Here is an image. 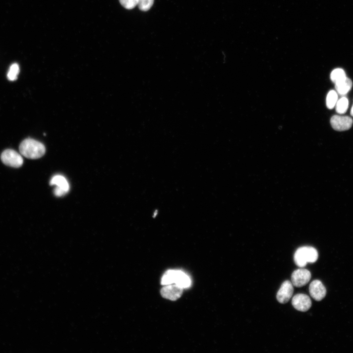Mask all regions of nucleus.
I'll return each instance as SVG.
<instances>
[{
	"label": "nucleus",
	"instance_id": "1",
	"mask_svg": "<svg viewBox=\"0 0 353 353\" xmlns=\"http://www.w3.org/2000/svg\"><path fill=\"white\" fill-rule=\"evenodd\" d=\"M19 151L27 158L37 159L45 154L46 148L42 143L33 139H27L20 144Z\"/></svg>",
	"mask_w": 353,
	"mask_h": 353
},
{
	"label": "nucleus",
	"instance_id": "2",
	"mask_svg": "<svg viewBox=\"0 0 353 353\" xmlns=\"http://www.w3.org/2000/svg\"><path fill=\"white\" fill-rule=\"evenodd\" d=\"M318 254L314 247H305L297 250L294 256V261L299 267L306 266L308 263H314L318 260Z\"/></svg>",
	"mask_w": 353,
	"mask_h": 353
},
{
	"label": "nucleus",
	"instance_id": "3",
	"mask_svg": "<svg viewBox=\"0 0 353 353\" xmlns=\"http://www.w3.org/2000/svg\"><path fill=\"white\" fill-rule=\"evenodd\" d=\"M2 162L9 166L19 168L23 163L22 156L17 152L12 149L5 150L1 155Z\"/></svg>",
	"mask_w": 353,
	"mask_h": 353
},
{
	"label": "nucleus",
	"instance_id": "4",
	"mask_svg": "<svg viewBox=\"0 0 353 353\" xmlns=\"http://www.w3.org/2000/svg\"><path fill=\"white\" fill-rule=\"evenodd\" d=\"M312 277L311 273L307 269H299L294 271L291 275V282L297 287H301L306 285Z\"/></svg>",
	"mask_w": 353,
	"mask_h": 353
},
{
	"label": "nucleus",
	"instance_id": "5",
	"mask_svg": "<svg viewBox=\"0 0 353 353\" xmlns=\"http://www.w3.org/2000/svg\"><path fill=\"white\" fill-rule=\"evenodd\" d=\"M184 288L176 285H166L160 291L161 296L164 299L172 301H176L180 299L183 293Z\"/></svg>",
	"mask_w": 353,
	"mask_h": 353
},
{
	"label": "nucleus",
	"instance_id": "6",
	"mask_svg": "<svg viewBox=\"0 0 353 353\" xmlns=\"http://www.w3.org/2000/svg\"><path fill=\"white\" fill-rule=\"evenodd\" d=\"M331 124L333 128L337 131H345L349 130L353 125V120L349 116L334 115L331 119Z\"/></svg>",
	"mask_w": 353,
	"mask_h": 353
},
{
	"label": "nucleus",
	"instance_id": "7",
	"mask_svg": "<svg viewBox=\"0 0 353 353\" xmlns=\"http://www.w3.org/2000/svg\"><path fill=\"white\" fill-rule=\"evenodd\" d=\"M292 305L299 311L306 312L312 307V301L310 297L305 294H298L292 300Z\"/></svg>",
	"mask_w": 353,
	"mask_h": 353
},
{
	"label": "nucleus",
	"instance_id": "8",
	"mask_svg": "<svg viewBox=\"0 0 353 353\" xmlns=\"http://www.w3.org/2000/svg\"><path fill=\"white\" fill-rule=\"evenodd\" d=\"M294 292L293 284L289 281H284L277 294V300L281 304L287 303L292 298Z\"/></svg>",
	"mask_w": 353,
	"mask_h": 353
},
{
	"label": "nucleus",
	"instance_id": "9",
	"mask_svg": "<svg viewBox=\"0 0 353 353\" xmlns=\"http://www.w3.org/2000/svg\"><path fill=\"white\" fill-rule=\"evenodd\" d=\"M311 297L317 301L323 300L326 296V289L322 282L318 280L313 281L309 287Z\"/></svg>",
	"mask_w": 353,
	"mask_h": 353
},
{
	"label": "nucleus",
	"instance_id": "10",
	"mask_svg": "<svg viewBox=\"0 0 353 353\" xmlns=\"http://www.w3.org/2000/svg\"><path fill=\"white\" fill-rule=\"evenodd\" d=\"M50 185L55 186L56 188L61 189L67 193L69 192L70 186L64 176L61 175H55L51 180Z\"/></svg>",
	"mask_w": 353,
	"mask_h": 353
},
{
	"label": "nucleus",
	"instance_id": "11",
	"mask_svg": "<svg viewBox=\"0 0 353 353\" xmlns=\"http://www.w3.org/2000/svg\"><path fill=\"white\" fill-rule=\"evenodd\" d=\"M175 284L184 288L189 287L192 284V281L188 275L184 272L176 270Z\"/></svg>",
	"mask_w": 353,
	"mask_h": 353
},
{
	"label": "nucleus",
	"instance_id": "12",
	"mask_svg": "<svg viewBox=\"0 0 353 353\" xmlns=\"http://www.w3.org/2000/svg\"><path fill=\"white\" fill-rule=\"evenodd\" d=\"M335 85V88L337 93L340 95H344L350 90L353 84L350 79L346 78Z\"/></svg>",
	"mask_w": 353,
	"mask_h": 353
},
{
	"label": "nucleus",
	"instance_id": "13",
	"mask_svg": "<svg viewBox=\"0 0 353 353\" xmlns=\"http://www.w3.org/2000/svg\"><path fill=\"white\" fill-rule=\"evenodd\" d=\"M330 77L332 81L335 84L338 83L347 78L344 71L341 69L334 70L331 74Z\"/></svg>",
	"mask_w": 353,
	"mask_h": 353
},
{
	"label": "nucleus",
	"instance_id": "14",
	"mask_svg": "<svg viewBox=\"0 0 353 353\" xmlns=\"http://www.w3.org/2000/svg\"><path fill=\"white\" fill-rule=\"evenodd\" d=\"M176 270H170L166 271L161 279V284L164 285L175 283Z\"/></svg>",
	"mask_w": 353,
	"mask_h": 353
},
{
	"label": "nucleus",
	"instance_id": "15",
	"mask_svg": "<svg viewBox=\"0 0 353 353\" xmlns=\"http://www.w3.org/2000/svg\"><path fill=\"white\" fill-rule=\"evenodd\" d=\"M349 101L348 99L345 97H342L338 100L336 104V111L338 114H344L347 111Z\"/></svg>",
	"mask_w": 353,
	"mask_h": 353
},
{
	"label": "nucleus",
	"instance_id": "16",
	"mask_svg": "<svg viewBox=\"0 0 353 353\" xmlns=\"http://www.w3.org/2000/svg\"><path fill=\"white\" fill-rule=\"evenodd\" d=\"M338 101V95L335 90L330 91L326 98V105L329 109H333Z\"/></svg>",
	"mask_w": 353,
	"mask_h": 353
},
{
	"label": "nucleus",
	"instance_id": "17",
	"mask_svg": "<svg viewBox=\"0 0 353 353\" xmlns=\"http://www.w3.org/2000/svg\"><path fill=\"white\" fill-rule=\"evenodd\" d=\"M19 73V67L18 64H14L10 67L7 75L8 79L11 81H15L17 80Z\"/></svg>",
	"mask_w": 353,
	"mask_h": 353
},
{
	"label": "nucleus",
	"instance_id": "18",
	"mask_svg": "<svg viewBox=\"0 0 353 353\" xmlns=\"http://www.w3.org/2000/svg\"><path fill=\"white\" fill-rule=\"evenodd\" d=\"M154 3V0H139L138 6L140 10L147 12L151 9Z\"/></svg>",
	"mask_w": 353,
	"mask_h": 353
},
{
	"label": "nucleus",
	"instance_id": "19",
	"mask_svg": "<svg viewBox=\"0 0 353 353\" xmlns=\"http://www.w3.org/2000/svg\"><path fill=\"white\" fill-rule=\"evenodd\" d=\"M120 2L126 9L132 10L138 5L139 0H120Z\"/></svg>",
	"mask_w": 353,
	"mask_h": 353
},
{
	"label": "nucleus",
	"instance_id": "20",
	"mask_svg": "<svg viewBox=\"0 0 353 353\" xmlns=\"http://www.w3.org/2000/svg\"><path fill=\"white\" fill-rule=\"evenodd\" d=\"M54 194L57 197H61L66 195L67 193L64 190L55 187L53 191Z\"/></svg>",
	"mask_w": 353,
	"mask_h": 353
},
{
	"label": "nucleus",
	"instance_id": "21",
	"mask_svg": "<svg viewBox=\"0 0 353 353\" xmlns=\"http://www.w3.org/2000/svg\"><path fill=\"white\" fill-rule=\"evenodd\" d=\"M351 115L353 117V104L352 107L351 108Z\"/></svg>",
	"mask_w": 353,
	"mask_h": 353
}]
</instances>
